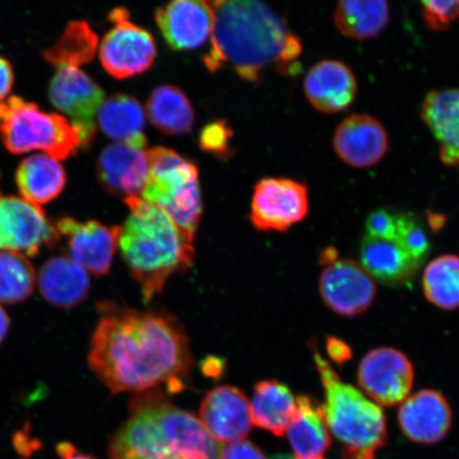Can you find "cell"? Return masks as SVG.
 I'll use <instances>...</instances> for the list:
<instances>
[{
  "mask_svg": "<svg viewBox=\"0 0 459 459\" xmlns=\"http://www.w3.org/2000/svg\"><path fill=\"white\" fill-rule=\"evenodd\" d=\"M192 361L188 338L174 316L102 307L89 365L111 394L143 393L163 384L179 392Z\"/></svg>",
  "mask_w": 459,
  "mask_h": 459,
  "instance_id": "cell-1",
  "label": "cell"
},
{
  "mask_svg": "<svg viewBox=\"0 0 459 459\" xmlns=\"http://www.w3.org/2000/svg\"><path fill=\"white\" fill-rule=\"evenodd\" d=\"M214 28L211 48L204 57L209 71L232 68L246 82H257L267 68L298 73L302 53L299 38L267 4L250 0L211 2Z\"/></svg>",
  "mask_w": 459,
  "mask_h": 459,
  "instance_id": "cell-2",
  "label": "cell"
},
{
  "mask_svg": "<svg viewBox=\"0 0 459 459\" xmlns=\"http://www.w3.org/2000/svg\"><path fill=\"white\" fill-rule=\"evenodd\" d=\"M130 215L120 231L118 247L132 277L141 286L143 302L163 291L177 273L192 266L195 251L170 218L141 197L124 200Z\"/></svg>",
  "mask_w": 459,
  "mask_h": 459,
  "instance_id": "cell-3",
  "label": "cell"
},
{
  "mask_svg": "<svg viewBox=\"0 0 459 459\" xmlns=\"http://www.w3.org/2000/svg\"><path fill=\"white\" fill-rule=\"evenodd\" d=\"M325 388L326 426L342 446V459H375L387 443L386 418L375 402L342 381L328 360L314 353Z\"/></svg>",
  "mask_w": 459,
  "mask_h": 459,
  "instance_id": "cell-4",
  "label": "cell"
},
{
  "mask_svg": "<svg viewBox=\"0 0 459 459\" xmlns=\"http://www.w3.org/2000/svg\"><path fill=\"white\" fill-rule=\"evenodd\" d=\"M148 154L151 175L141 198L164 212L193 243L203 216L197 166L169 148L154 147Z\"/></svg>",
  "mask_w": 459,
  "mask_h": 459,
  "instance_id": "cell-5",
  "label": "cell"
},
{
  "mask_svg": "<svg viewBox=\"0 0 459 459\" xmlns=\"http://www.w3.org/2000/svg\"><path fill=\"white\" fill-rule=\"evenodd\" d=\"M183 410L160 392L140 393L130 403V416L114 435L111 459H153L177 455Z\"/></svg>",
  "mask_w": 459,
  "mask_h": 459,
  "instance_id": "cell-6",
  "label": "cell"
},
{
  "mask_svg": "<svg viewBox=\"0 0 459 459\" xmlns=\"http://www.w3.org/2000/svg\"><path fill=\"white\" fill-rule=\"evenodd\" d=\"M0 139L11 153L41 151L57 160L82 147L78 131L65 115L43 111L17 96L0 102Z\"/></svg>",
  "mask_w": 459,
  "mask_h": 459,
  "instance_id": "cell-7",
  "label": "cell"
},
{
  "mask_svg": "<svg viewBox=\"0 0 459 459\" xmlns=\"http://www.w3.org/2000/svg\"><path fill=\"white\" fill-rule=\"evenodd\" d=\"M108 19L114 26L103 38L100 56L103 68L115 79L145 73L156 60V43L145 29L130 21L127 9H114Z\"/></svg>",
  "mask_w": 459,
  "mask_h": 459,
  "instance_id": "cell-8",
  "label": "cell"
},
{
  "mask_svg": "<svg viewBox=\"0 0 459 459\" xmlns=\"http://www.w3.org/2000/svg\"><path fill=\"white\" fill-rule=\"evenodd\" d=\"M49 99L78 131L82 147L96 135V117L106 100L105 91L79 67L59 66L49 85Z\"/></svg>",
  "mask_w": 459,
  "mask_h": 459,
  "instance_id": "cell-9",
  "label": "cell"
},
{
  "mask_svg": "<svg viewBox=\"0 0 459 459\" xmlns=\"http://www.w3.org/2000/svg\"><path fill=\"white\" fill-rule=\"evenodd\" d=\"M55 223L41 206L0 195V251L34 256L43 247H56Z\"/></svg>",
  "mask_w": 459,
  "mask_h": 459,
  "instance_id": "cell-10",
  "label": "cell"
},
{
  "mask_svg": "<svg viewBox=\"0 0 459 459\" xmlns=\"http://www.w3.org/2000/svg\"><path fill=\"white\" fill-rule=\"evenodd\" d=\"M308 191L304 183L283 178H265L257 183L250 221L260 231L284 232L306 218Z\"/></svg>",
  "mask_w": 459,
  "mask_h": 459,
  "instance_id": "cell-11",
  "label": "cell"
},
{
  "mask_svg": "<svg viewBox=\"0 0 459 459\" xmlns=\"http://www.w3.org/2000/svg\"><path fill=\"white\" fill-rule=\"evenodd\" d=\"M359 384L378 406L402 403L414 385L415 371L411 361L394 348L372 350L361 359Z\"/></svg>",
  "mask_w": 459,
  "mask_h": 459,
  "instance_id": "cell-12",
  "label": "cell"
},
{
  "mask_svg": "<svg viewBox=\"0 0 459 459\" xmlns=\"http://www.w3.org/2000/svg\"><path fill=\"white\" fill-rule=\"evenodd\" d=\"M56 246L65 242L68 257L96 275L110 273L122 228L108 227L100 221H79L63 217L55 223Z\"/></svg>",
  "mask_w": 459,
  "mask_h": 459,
  "instance_id": "cell-13",
  "label": "cell"
},
{
  "mask_svg": "<svg viewBox=\"0 0 459 459\" xmlns=\"http://www.w3.org/2000/svg\"><path fill=\"white\" fill-rule=\"evenodd\" d=\"M319 292L333 312L352 317L371 307L377 290L375 281L360 264L351 258H338L321 273Z\"/></svg>",
  "mask_w": 459,
  "mask_h": 459,
  "instance_id": "cell-14",
  "label": "cell"
},
{
  "mask_svg": "<svg viewBox=\"0 0 459 459\" xmlns=\"http://www.w3.org/2000/svg\"><path fill=\"white\" fill-rule=\"evenodd\" d=\"M103 188L113 196L141 197L151 175L146 147L114 143L100 153L96 165Z\"/></svg>",
  "mask_w": 459,
  "mask_h": 459,
  "instance_id": "cell-15",
  "label": "cell"
},
{
  "mask_svg": "<svg viewBox=\"0 0 459 459\" xmlns=\"http://www.w3.org/2000/svg\"><path fill=\"white\" fill-rule=\"evenodd\" d=\"M200 421L218 444L239 443L247 438L254 424L250 402L237 387H215L201 403Z\"/></svg>",
  "mask_w": 459,
  "mask_h": 459,
  "instance_id": "cell-16",
  "label": "cell"
},
{
  "mask_svg": "<svg viewBox=\"0 0 459 459\" xmlns=\"http://www.w3.org/2000/svg\"><path fill=\"white\" fill-rule=\"evenodd\" d=\"M156 21L171 49L193 50L212 36L214 11L211 2L176 0L157 11Z\"/></svg>",
  "mask_w": 459,
  "mask_h": 459,
  "instance_id": "cell-17",
  "label": "cell"
},
{
  "mask_svg": "<svg viewBox=\"0 0 459 459\" xmlns=\"http://www.w3.org/2000/svg\"><path fill=\"white\" fill-rule=\"evenodd\" d=\"M333 146L342 162L354 169H368L385 157L389 140L380 120L367 114H354L338 126Z\"/></svg>",
  "mask_w": 459,
  "mask_h": 459,
  "instance_id": "cell-18",
  "label": "cell"
},
{
  "mask_svg": "<svg viewBox=\"0 0 459 459\" xmlns=\"http://www.w3.org/2000/svg\"><path fill=\"white\" fill-rule=\"evenodd\" d=\"M398 420L407 438L416 444L434 445L450 432L453 412L443 394L423 389L402 402Z\"/></svg>",
  "mask_w": 459,
  "mask_h": 459,
  "instance_id": "cell-19",
  "label": "cell"
},
{
  "mask_svg": "<svg viewBox=\"0 0 459 459\" xmlns=\"http://www.w3.org/2000/svg\"><path fill=\"white\" fill-rule=\"evenodd\" d=\"M303 86L309 103L325 114L346 111L358 93V82L351 68L337 60H324L314 65Z\"/></svg>",
  "mask_w": 459,
  "mask_h": 459,
  "instance_id": "cell-20",
  "label": "cell"
},
{
  "mask_svg": "<svg viewBox=\"0 0 459 459\" xmlns=\"http://www.w3.org/2000/svg\"><path fill=\"white\" fill-rule=\"evenodd\" d=\"M37 282L44 299L62 308L78 307L91 290L88 272L68 256H54L46 261Z\"/></svg>",
  "mask_w": 459,
  "mask_h": 459,
  "instance_id": "cell-21",
  "label": "cell"
},
{
  "mask_svg": "<svg viewBox=\"0 0 459 459\" xmlns=\"http://www.w3.org/2000/svg\"><path fill=\"white\" fill-rule=\"evenodd\" d=\"M422 118L440 146L447 166L459 164V90L432 91L422 105Z\"/></svg>",
  "mask_w": 459,
  "mask_h": 459,
  "instance_id": "cell-22",
  "label": "cell"
},
{
  "mask_svg": "<svg viewBox=\"0 0 459 459\" xmlns=\"http://www.w3.org/2000/svg\"><path fill=\"white\" fill-rule=\"evenodd\" d=\"M297 411L287 434L296 459H325L331 446L324 404L300 395Z\"/></svg>",
  "mask_w": 459,
  "mask_h": 459,
  "instance_id": "cell-23",
  "label": "cell"
},
{
  "mask_svg": "<svg viewBox=\"0 0 459 459\" xmlns=\"http://www.w3.org/2000/svg\"><path fill=\"white\" fill-rule=\"evenodd\" d=\"M15 179L22 198L39 206L60 196L66 186V172L59 160L39 153L22 160Z\"/></svg>",
  "mask_w": 459,
  "mask_h": 459,
  "instance_id": "cell-24",
  "label": "cell"
},
{
  "mask_svg": "<svg viewBox=\"0 0 459 459\" xmlns=\"http://www.w3.org/2000/svg\"><path fill=\"white\" fill-rule=\"evenodd\" d=\"M252 423L275 436H284L297 411L290 389L277 380L258 382L250 402Z\"/></svg>",
  "mask_w": 459,
  "mask_h": 459,
  "instance_id": "cell-25",
  "label": "cell"
},
{
  "mask_svg": "<svg viewBox=\"0 0 459 459\" xmlns=\"http://www.w3.org/2000/svg\"><path fill=\"white\" fill-rule=\"evenodd\" d=\"M97 123L108 139L129 145L146 147L145 114L134 97L117 94L103 101Z\"/></svg>",
  "mask_w": 459,
  "mask_h": 459,
  "instance_id": "cell-26",
  "label": "cell"
},
{
  "mask_svg": "<svg viewBox=\"0 0 459 459\" xmlns=\"http://www.w3.org/2000/svg\"><path fill=\"white\" fill-rule=\"evenodd\" d=\"M360 261L372 278L387 285L406 282L420 267L395 240L373 238L368 235L360 245Z\"/></svg>",
  "mask_w": 459,
  "mask_h": 459,
  "instance_id": "cell-27",
  "label": "cell"
},
{
  "mask_svg": "<svg viewBox=\"0 0 459 459\" xmlns=\"http://www.w3.org/2000/svg\"><path fill=\"white\" fill-rule=\"evenodd\" d=\"M152 124L163 134L183 135L191 131L195 114L191 102L174 85H160L154 89L146 106Z\"/></svg>",
  "mask_w": 459,
  "mask_h": 459,
  "instance_id": "cell-28",
  "label": "cell"
},
{
  "mask_svg": "<svg viewBox=\"0 0 459 459\" xmlns=\"http://www.w3.org/2000/svg\"><path fill=\"white\" fill-rule=\"evenodd\" d=\"M390 8L386 2H352L344 0L338 3L333 15L335 26L343 36L365 41L380 36L388 25Z\"/></svg>",
  "mask_w": 459,
  "mask_h": 459,
  "instance_id": "cell-29",
  "label": "cell"
},
{
  "mask_svg": "<svg viewBox=\"0 0 459 459\" xmlns=\"http://www.w3.org/2000/svg\"><path fill=\"white\" fill-rule=\"evenodd\" d=\"M424 295L435 307L453 311L459 308V256L436 257L424 271Z\"/></svg>",
  "mask_w": 459,
  "mask_h": 459,
  "instance_id": "cell-30",
  "label": "cell"
},
{
  "mask_svg": "<svg viewBox=\"0 0 459 459\" xmlns=\"http://www.w3.org/2000/svg\"><path fill=\"white\" fill-rule=\"evenodd\" d=\"M99 38L88 22H73L57 41L45 51L46 61L56 67H78L93 59Z\"/></svg>",
  "mask_w": 459,
  "mask_h": 459,
  "instance_id": "cell-31",
  "label": "cell"
},
{
  "mask_svg": "<svg viewBox=\"0 0 459 459\" xmlns=\"http://www.w3.org/2000/svg\"><path fill=\"white\" fill-rule=\"evenodd\" d=\"M37 281V273L27 256L0 251V302L16 304L27 300Z\"/></svg>",
  "mask_w": 459,
  "mask_h": 459,
  "instance_id": "cell-32",
  "label": "cell"
},
{
  "mask_svg": "<svg viewBox=\"0 0 459 459\" xmlns=\"http://www.w3.org/2000/svg\"><path fill=\"white\" fill-rule=\"evenodd\" d=\"M394 240L411 260L420 265L429 255L430 244L428 234L420 222L411 215L397 216V235Z\"/></svg>",
  "mask_w": 459,
  "mask_h": 459,
  "instance_id": "cell-33",
  "label": "cell"
},
{
  "mask_svg": "<svg viewBox=\"0 0 459 459\" xmlns=\"http://www.w3.org/2000/svg\"><path fill=\"white\" fill-rule=\"evenodd\" d=\"M422 11L430 30L443 31L459 19V2H423Z\"/></svg>",
  "mask_w": 459,
  "mask_h": 459,
  "instance_id": "cell-34",
  "label": "cell"
},
{
  "mask_svg": "<svg viewBox=\"0 0 459 459\" xmlns=\"http://www.w3.org/2000/svg\"><path fill=\"white\" fill-rule=\"evenodd\" d=\"M366 229L370 238L394 240L397 235V216L384 209L377 210L367 218Z\"/></svg>",
  "mask_w": 459,
  "mask_h": 459,
  "instance_id": "cell-35",
  "label": "cell"
},
{
  "mask_svg": "<svg viewBox=\"0 0 459 459\" xmlns=\"http://www.w3.org/2000/svg\"><path fill=\"white\" fill-rule=\"evenodd\" d=\"M231 131L223 122H218L205 127L200 135V145L204 151L223 153L228 151Z\"/></svg>",
  "mask_w": 459,
  "mask_h": 459,
  "instance_id": "cell-36",
  "label": "cell"
},
{
  "mask_svg": "<svg viewBox=\"0 0 459 459\" xmlns=\"http://www.w3.org/2000/svg\"><path fill=\"white\" fill-rule=\"evenodd\" d=\"M221 459H267L250 441H239L222 447Z\"/></svg>",
  "mask_w": 459,
  "mask_h": 459,
  "instance_id": "cell-37",
  "label": "cell"
},
{
  "mask_svg": "<svg viewBox=\"0 0 459 459\" xmlns=\"http://www.w3.org/2000/svg\"><path fill=\"white\" fill-rule=\"evenodd\" d=\"M326 352L337 364L346 363L347 360L352 358L351 348L346 342L335 337H330L326 342Z\"/></svg>",
  "mask_w": 459,
  "mask_h": 459,
  "instance_id": "cell-38",
  "label": "cell"
},
{
  "mask_svg": "<svg viewBox=\"0 0 459 459\" xmlns=\"http://www.w3.org/2000/svg\"><path fill=\"white\" fill-rule=\"evenodd\" d=\"M14 72L11 63L0 56V102L4 101L13 88Z\"/></svg>",
  "mask_w": 459,
  "mask_h": 459,
  "instance_id": "cell-39",
  "label": "cell"
},
{
  "mask_svg": "<svg viewBox=\"0 0 459 459\" xmlns=\"http://www.w3.org/2000/svg\"><path fill=\"white\" fill-rule=\"evenodd\" d=\"M15 449L24 456L32 455L33 451H36L39 446V443L29 438V436L25 432H20L15 435L14 437Z\"/></svg>",
  "mask_w": 459,
  "mask_h": 459,
  "instance_id": "cell-40",
  "label": "cell"
},
{
  "mask_svg": "<svg viewBox=\"0 0 459 459\" xmlns=\"http://www.w3.org/2000/svg\"><path fill=\"white\" fill-rule=\"evenodd\" d=\"M56 453L61 459H95L79 453L72 444L61 443L56 446Z\"/></svg>",
  "mask_w": 459,
  "mask_h": 459,
  "instance_id": "cell-41",
  "label": "cell"
},
{
  "mask_svg": "<svg viewBox=\"0 0 459 459\" xmlns=\"http://www.w3.org/2000/svg\"><path fill=\"white\" fill-rule=\"evenodd\" d=\"M10 329V318L7 312L0 306V343L7 337Z\"/></svg>",
  "mask_w": 459,
  "mask_h": 459,
  "instance_id": "cell-42",
  "label": "cell"
},
{
  "mask_svg": "<svg viewBox=\"0 0 459 459\" xmlns=\"http://www.w3.org/2000/svg\"><path fill=\"white\" fill-rule=\"evenodd\" d=\"M338 252L335 248H326L324 250L320 256V263L323 265L328 266L330 264L334 263L338 260Z\"/></svg>",
  "mask_w": 459,
  "mask_h": 459,
  "instance_id": "cell-43",
  "label": "cell"
},
{
  "mask_svg": "<svg viewBox=\"0 0 459 459\" xmlns=\"http://www.w3.org/2000/svg\"><path fill=\"white\" fill-rule=\"evenodd\" d=\"M153 459H186V458H183L182 456L174 455H168V456L153 458Z\"/></svg>",
  "mask_w": 459,
  "mask_h": 459,
  "instance_id": "cell-44",
  "label": "cell"
}]
</instances>
